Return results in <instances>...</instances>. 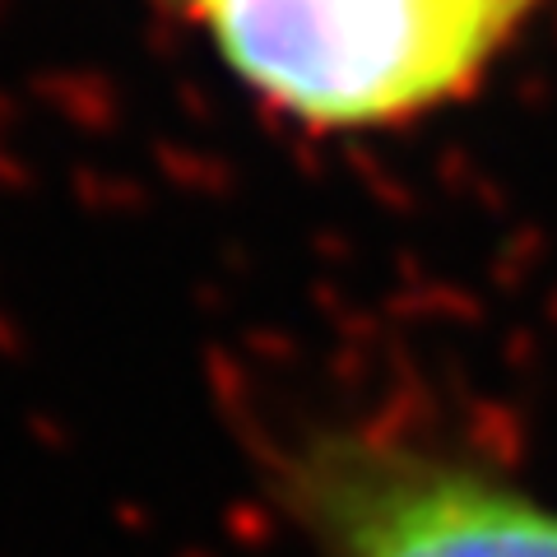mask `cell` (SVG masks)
Returning <instances> with one entry per match:
<instances>
[{"label": "cell", "mask_w": 557, "mask_h": 557, "mask_svg": "<svg viewBox=\"0 0 557 557\" xmlns=\"http://www.w3.org/2000/svg\"><path fill=\"white\" fill-rule=\"evenodd\" d=\"M493 5H502L507 14H520V5H525V0H493Z\"/></svg>", "instance_id": "obj_3"}, {"label": "cell", "mask_w": 557, "mask_h": 557, "mask_svg": "<svg viewBox=\"0 0 557 557\" xmlns=\"http://www.w3.org/2000/svg\"><path fill=\"white\" fill-rule=\"evenodd\" d=\"M325 557H557V511L465 465L330 442L302 469Z\"/></svg>", "instance_id": "obj_2"}, {"label": "cell", "mask_w": 557, "mask_h": 557, "mask_svg": "<svg viewBox=\"0 0 557 557\" xmlns=\"http://www.w3.org/2000/svg\"><path fill=\"white\" fill-rule=\"evenodd\" d=\"M233 75L307 126H386L456 98L507 38L493 0H190Z\"/></svg>", "instance_id": "obj_1"}]
</instances>
